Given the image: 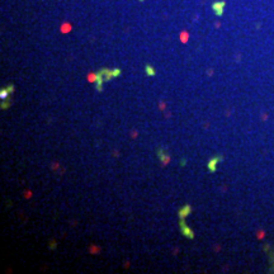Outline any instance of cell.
<instances>
[{
	"label": "cell",
	"mask_w": 274,
	"mask_h": 274,
	"mask_svg": "<svg viewBox=\"0 0 274 274\" xmlns=\"http://www.w3.org/2000/svg\"><path fill=\"white\" fill-rule=\"evenodd\" d=\"M225 5H226L225 2H214V3L212 4V9H213V11H214V14L218 15V17L222 15V14H223V8H225Z\"/></svg>",
	"instance_id": "6da1fadb"
},
{
	"label": "cell",
	"mask_w": 274,
	"mask_h": 274,
	"mask_svg": "<svg viewBox=\"0 0 274 274\" xmlns=\"http://www.w3.org/2000/svg\"><path fill=\"white\" fill-rule=\"evenodd\" d=\"M179 225H180V227H181V232H183V235H184V236H187L188 239H193V237H194V233L192 232V230L185 225L184 218H181V221H180Z\"/></svg>",
	"instance_id": "7a4b0ae2"
},
{
	"label": "cell",
	"mask_w": 274,
	"mask_h": 274,
	"mask_svg": "<svg viewBox=\"0 0 274 274\" xmlns=\"http://www.w3.org/2000/svg\"><path fill=\"white\" fill-rule=\"evenodd\" d=\"M222 160V158H221V156H214L213 159H211L210 161H208V170H210L211 173H214L216 171V169H217V164L218 162Z\"/></svg>",
	"instance_id": "3957f363"
},
{
	"label": "cell",
	"mask_w": 274,
	"mask_h": 274,
	"mask_svg": "<svg viewBox=\"0 0 274 274\" xmlns=\"http://www.w3.org/2000/svg\"><path fill=\"white\" fill-rule=\"evenodd\" d=\"M100 75V77L104 80V83L106 81H108V80H110V77H113V75H112V71L110 70H108V69H103V70H100L99 73H98Z\"/></svg>",
	"instance_id": "277c9868"
},
{
	"label": "cell",
	"mask_w": 274,
	"mask_h": 274,
	"mask_svg": "<svg viewBox=\"0 0 274 274\" xmlns=\"http://www.w3.org/2000/svg\"><path fill=\"white\" fill-rule=\"evenodd\" d=\"M191 211H192V210H191V206H184L183 208H180V210H179L178 214H179L180 218H185L188 214L191 213Z\"/></svg>",
	"instance_id": "5b68a950"
},
{
	"label": "cell",
	"mask_w": 274,
	"mask_h": 274,
	"mask_svg": "<svg viewBox=\"0 0 274 274\" xmlns=\"http://www.w3.org/2000/svg\"><path fill=\"white\" fill-rule=\"evenodd\" d=\"M158 156H159V159L164 162V164H168L169 162V155H166L165 152H164V150H158Z\"/></svg>",
	"instance_id": "8992f818"
},
{
	"label": "cell",
	"mask_w": 274,
	"mask_h": 274,
	"mask_svg": "<svg viewBox=\"0 0 274 274\" xmlns=\"http://www.w3.org/2000/svg\"><path fill=\"white\" fill-rule=\"evenodd\" d=\"M145 71H146V74L148 75V76H154L155 74H156V71H155V69L151 66V65H146V67H145Z\"/></svg>",
	"instance_id": "52a82bcc"
},
{
	"label": "cell",
	"mask_w": 274,
	"mask_h": 274,
	"mask_svg": "<svg viewBox=\"0 0 274 274\" xmlns=\"http://www.w3.org/2000/svg\"><path fill=\"white\" fill-rule=\"evenodd\" d=\"M9 91H8V89H2V90H0V98H2V99L4 100V99H6V98H8L9 96Z\"/></svg>",
	"instance_id": "ba28073f"
},
{
	"label": "cell",
	"mask_w": 274,
	"mask_h": 274,
	"mask_svg": "<svg viewBox=\"0 0 274 274\" xmlns=\"http://www.w3.org/2000/svg\"><path fill=\"white\" fill-rule=\"evenodd\" d=\"M112 75H113V77H117L118 75H121V70H119V69H114V70L112 71Z\"/></svg>",
	"instance_id": "9c48e42d"
},
{
	"label": "cell",
	"mask_w": 274,
	"mask_h": 274,
	"mask_svg": "<svg viewBox=\"0 0 274 274\" xmlns=\"http://www.w3.org/2000/svg\"><path fill=\"white\" fill-rule=\"evenodd\" d=\"M6 89H8V91L11 94L13 91H14V85H8V86H6Z\"/></svg>",
	"instance_id": "30bf717a"
},
{
	"label": "cell",
	"mask_w": 274,
	"mask_h": 274,
	"mask_svg": "<svg viewBox=\"0 0 274 274\" xmlns=\"http://www.w3.org/2000/svg\"><path fill=\"white\" fill-rule=\"evenodd\" d=\"M140 2H145V0H140Z\"/></svg>",
	"instance_id": "8fae6325"
}]
</instances>
